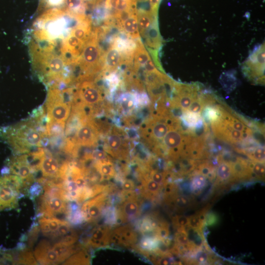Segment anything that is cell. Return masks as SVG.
<instances>
[{
  "instance_id": "2",
  "label": "cell",
  "mask_w": 265,
  "mask_h": 265,
  "mask_svg": "<svg viewBox=\"0 0 265 265\" xmlns=\"http://www.w3.org/2000/svg\"><path fill=\"white\" fill-rule=\"evenodd\" d=\"M46 136H49L46 126L31 118L0 128V139L16 155L29 153L34 149L42 147V139Z\"/></svg>"
},
{
  "instance_id": "4",
  "label": "cell",
  "mask_w": 265,
  "mask_h": 265,
  "mask_svg": "<svg viewBox=\"0 0 265 265\" xmlns=\"http://www.w3.org/2000/svg\"><path fill=\"white\" fill-rule=\"evenodd\" d=\"M48 88L45 105L47 122H65L70 114L71 100L62 90L56 87L51 86Z\"/></svg>"
},
{
  "instance_id": "46",
  "label": "cell",
  "mask_w": 265,
  "mask_h": 265,
  "mask_svg": "<svg viewBox=\"0 0 265 265\" xmlns=\"http://www.w3.org/2000/svg\"><path fill=\"white\" fill-rule=\"evenodd\" d=\"M141 1L145 2L148 4L150 9L158 11V8L161 0H140Z\"/></svg>"
},
{
  "instance_id": "22",
  "label": "cell",
  "mask_w": 265,
  "mask_h": 265,
  "mask_svg": "<svg viewBox=\"0 0 265 265\" xmlns=\"http://www.w3.org/2000/svg\"><path fill=\"white\" fill-rule=\"evenodd\" d=\"M151 58L148 52L145 49L140 39H136L132 63L134 70L136 71L140 67H143Z\"/></svg>"
},
{
  "instance_id": "5",
  "label": "cell",
  "mask_w": 265,
  "mask_h": 265,
  "mask_svg": "<svg viewBox=\"0 0 265 265\" xmlns=\"http://www.w3.org/2000/svg\"><path fill=\"white\" fill-rule=\"evenodd\" d=\"M242 70L249 80L255 83L265 82V43L254 47L242 65Z\"/></svg>"
},
{
  "instance_id": "18",
  "label": "cell",
  "mask_w": 265,
  "mask_h": 265,
  "mask_svg": "<svg viewBox=\"0 0 265 265\" xmlns=\"http://www.w3.org/2000/svg\"><path fill=\"white\" fill-rule=\"evenodd\" d=\"M143 38L148 52H158L162 45V38L159 31L158 21L152 25Z\"/></svg>"
},
{
  "instance_id": "20",
  "label": "cell",
  "mask_w": 265,
  "mask_h": 265,
  "mask_svg": "<svg viewBox=\"0 0 265 265\" xmlns=\"http://www.w3.org/2000/svg\"><path fill=\"white\" fill-rule=\"evenodd\" d=\"M118 28L129 37L136 40L140 39V35L138 26L137 10L124 20Z\"/></svg>"
},
{
  "instance_id": "17",
  "label": "cell",
  "mask_w": 265,
  "mask_h": 265,
  "mask_svg": "<svg viewBox=\"0 0 265 265\" xmlns=\"http://www.w3.org/2000/svg\"><path fill=\"white\" fill-rule=\"evenodd\" d=\"M137 16L139 34L143 37L152 25L158 21V11L139 9L137 10Z\"/></svg>"
},
{
  "instance_id": "39",
  "label": "cell",
  "mask_w": 265,
  "mask_h": 265,
  "mask_svg": "<svg viewBox=\"0 0 265 265\" xmlns=\"http://www.w3.org/2000/svg\"><path fill=\"white\" fill-rule=\"evenodd\" d=\"M40 228L39 224L34 223L31 227L27 235V241L29 246L32 247L37 238Z\"/></svg>"
},
{
  "instance_id": "7",
  "label": "cell",
  "mask_w": 265,
  "mask_h": 265,
  "mask_svg": "<svg viewBox=\"0 0 265 265\" xmlns=\"http://www.w3.org/2000/svg\"><path fill=\"white\" fill-rule=\"evenodd\" d=\"M38 223L43 234L52 238H63L73 231L69 222L56 217H40Z\"/></svg>"
},
{
  "instance_id": "43",
  "label": "cell",
  "mask_w": 265,
  "mask_h": 265,
  "mask_svg": "<svg viewBox=\"0 0 265 265\" xmlns=\"http://www.w3.org/2000/svg\"><path fill=\"white\" fill-rule=\"evenodd\" d=\"M188 221L189 217L184 215L176 216L173 218V223L178 229L187 226Z\"/></svg>"
},
{
  "instance_id": "15",
  "label": "cell",
  "mask_w": 265,
  "mask_h": 265,
  "mask_svg": "<svg viewBox=\"0 0 265 265\" xmlns=\"http://www.w3.org/2000/svg\"><path fill=\"white\" fill-rule=\"evenodd\" d=\"M111 231L106 226L94 228L87 240V244L93 248L104 247L110 242Z\"/></svg>"
},
{
  "instance_id": "14",
  "label": "cell",
  "mask_w": 265,
  "mask_h": 265,
  "mask_svg": "<svg viewBox=\"0 0 265 265\" xmlns=\"http://www.w3.org/2000/svg\"><path fill=\"white\" fill-rule=\"evenodd\" d=\"M136 232L129 225H125L111 232L110 242L124 246H131L137 241Z\"/></svg>"
},
{
  "instance_id": "44",
  "label": "cell",
  "mask_w": 265,
  "mask_h": 265,
  "mask_svg": "<svg viewBox=\"0 0 265 265\" xmlns=\"http://www.w3.org/2000/svg\"><path fill=\"white\" fill-rule=\"evenodd\" d=\"M173 201L176 206L181 208H186L190 204L189 199L183 196L174 197Z\"/></svg>"
},
{
  "instance_id": "30",
  "label": "cell",
  "mask_w": 265,
  "mask_h": 265,
  "mask_svg": "<svg viewBox=\"0 0 265 265\" xmlns=\"http://www.w3.org/2000/svg\"><path fill=\"white\" fill-rule=\"evenodd\" d=\"M46 129L48 135L51 137L63 135L65 130V122L49 121L47 122Z\"/></svg>"
},
{
  "instance_id": "25",
  "label": "cell",
  "mask_w": 265,
  "mask_h": 265,
  "mask_svg": "<svg viewBox=\"0 0 265 265\" xmlns=\"http://www.w3.org/2000/svg\"><path fill=\"white\" fill-rule=\"evenodd\" d=\"M52 248L58 255L61 263L64 262L76 252L75 246L69 245L60 241L54 244Z\"/></svg>"
},
{
  "instance_id": "48",
  "label": "cell",
  "mask_w": 265,
  "mask_h": 265,
  "mask_svg": "<svg viewBox=\"0 0 265 265\" xmlns=\"http://www.w3.org/2000/svg\"><path fill=\"white\" fill-rule=\"evenodd\" d=\"M26 245L25 243H23L21 241V243L18 244V249L20 250H22L26 248Z\"/></svg>"
},
{
  "instance_id": "37",
  "label": "cell",
  "mask_w": 265,
  "mask_h": 265,
  "mask_svg": "<svg viewBox=\"0 0 265 265\" xmlns=\"http://www.w3.org/2000/svg\"><path fill=\"white\" fill-rule=\"evenodd\" d=\"M205 106V101L200 92L198 96L192 100L187 110L200 114Z\"/></svg>"
},
{
  "instance_id": "8",
  "label": "cell",
  "mask_w": 265,
  "mask_h": 265,
  "mask_svg": "<svg viewBox=\"0 0 265 265\" xmlns=\"http://www.w3.org/2000/svg\"><path fill=\"white\" fill-rule=\"evenodd\" d=\"M11 172L19 176L23 181V190L27 193L28 187L34 181V172L27 159V154L14 157L10 161Z\"/></svg>"
},
{
  "instance_id": "33",
  "label": "cell",
  "mask_w": 265,
  "mask_h": 265,
  "mask_svg": "<svg viewBox=\"0 0 265 265\" xmlns=\"http://www.w3.org/2000/svg\"><path fill=\"white\" fill-rule=\"evenodd\" d=\"M205 212L201 211L189 217L188 226L200 231L205 223Z\"/></svg>"
},
{
  "instance_id": "26",
  "label": "cell",
  "mask_w": 265,
  "mask_h": 265,
  "mask_svg": "<svg viewBox=\"0 0 265 265\" xmlns=\"http://www.w3.org/2000/svg\"><path fill=\"white\" fill-rule=\"evenodd\" d=\"M95 167L103 179H108L113 177L115 175L113 164L105 159L97 160L95 164Z\"/></svg>"
},
{
  "instance_id": "16",
  "label": "cell",
  "mask_w": 265,
  "mask_h": 265,
  "mask_svg": "<svg viewBox=\"0 0 265 265\" xmlns=\"http://www.w3.org/2000/svg\"><path fill=\"white\" fill-rule=\"evenodd\" d=\"M60 165L56 159L45 149V154L40 162L39 171H41L42 177L52 179L56 177L59 172Z\"/></svg>"
},
{
  "instance_id": "28",
  "label": "cell",
  "mask_w": 265,
  "mask_h": 265,
  "mask_svg": "<svg viewBox=\"0 0 265 265\" xmlns=\"http://www.w3.org/2000/svg\"><path fill=\"white\" fill-rule=\"evenodd\" d=\"M63 9L77 14H85L86 2L85 0H64Z\"/></svg>"
},
{
  "instance_id": "31",
  "label": "cell",
  "mask_w": 265,
  "mask_h": 265,
  "mask_svg": "<svg viewBox=\"0 0 265 265\" xmlns=\"http://www.w3.org/2000/svg\"><path fill=\"white\" fill-rule=\"evenodd\" d=\"M249 178L263 179L265 177L264 163L252 161L248 163Z\"/></svg>"
},
{
  "instance_id": "23",
  "label": "cell",
  "mask_w": 265,
  "mask_h": 265,
  "mask_svg": "<svg viewBox=\"0 0 265 265\" xmlns=\"http://www.w3.org/2000/svg\"><path fill=\"white\" fill-rule=\"evenodd\" d=\"M137 0H105V7L113 12L136 8Z\"/></svg>"
},
{
  "instance_id": "13",
  "label": "cell",
  "mask_w": 265,
  "mask_h": 265,
  "mask_svg": "<svg viewBox=\"0 0 265 265\" xmlns=\"http://www.w3.org/2000/svg\"><path fill=\"white\" fill-rule=\"evenodd\" d=\"M96 129L93 123L85 121L77 130L71 140L76 145L90 146L96 140Z\"/></svg>"
},
{
  "instance_id": "19",
  "label": "cell",
  "mask_w": 265,
  "mask_h": 265,
  "mask_svg": "<svg viewBox=\"0 0 265 265\" xmlns=\"http://www.w3.org/2000/svg\"><path fill=\"white\" fill-rule=\"evenodd\" d=\"M123 62L124 58L122 53L111 45L104 53L103 69L107 72H112Z\"/></svg>"
},
{
  "instance_id": "36",
  "label": "cell",
  "mask_w": 265,
  "mask_h": 265,
  "mask_svg": "<svg viewBox=\"0 0 265 265\" xmlns=\"http://www.w3.org/2000/svg\"><path fill=\"white\" fill-rule=\"evenodd\" d=\"M194 175L191 181V188L195 192H200L207 185L206 177L200 174Z\"/></svg>"
},
{
  "instance_id": "38",
  "label": "cell",
  "mask_w": 265,
  "mask_h": 265,
  "mask_svg": "<svg viewBox=\"0 0 265 265\" xmlns=\"http://www.w3.org/2000/svg\"><path fill=\"white\" fill-rule=\"evenodd\" d=\"M43 192V187L41 184L36 182L33 184L28 188L27 193L31 200H35V198L40 196Z\"/></svg>"
},
{
  "instance_id": "12",
  "label": "cell",
  "mask_w": 265,
  "mask_h": 265,
  "mask_svg": "<svg viewBox=\"0 0 265 265\" xmlns=\"http://www.w3.org/2000/svg\"><path fill=\"white\" fill-rule=\"evenodd\" d=\"M34 255L37 263L41 265H56L61 263L51 243L46 239L39 242L34 250Z\"/></svg>"
},
{
  "instance_id": "9",
  "label": "cell",
  "mask_w": 265,
  "mask_h": 265,
  "mask_svg": "<svg viewBox=\"0 0 265 265\" xmlns=\"http://www.w3.org/2000/svg\"><path fill=\"white\" fill-rule=\"evenodd\" d=\"M126 192L116 211L117 219L121 223L135 218L140 213V201L136 194L132 191Z\"/></svg>"
},
{
  "instance_id": "45",
  "label": "cell",
  "mask_w": 265,
  "mask_h": 265,
  "mask_svg": "<svg viewBox=\"0 0 265 265\" xmlns=\"http://www.w3.org/2000/svg\"><path fill=\"white\" fill-rule=\"evenodd\" d=\"M195 259L197 263H206L209 259L208 254L205 251H199L196 253Z\"/></svg>"
},
{
  "instance_id": "34",
  "label": "cell",
  "mask_w": 265,
  "mask_h": 265,
  "mask_svg": "<svg viewBox=\"0 0 265 265\" xmlns=\"http://www.w3.org/2000/svg\"><path fill=\"white\" fill-rule=\"evenodd\" d=\"M19 264L21 265H37L38 263L34 257L32 252L28 248H25L21 250L18 256Z\"/></svg>"
},
{
  "instance_id": "29",
  "label": "cell",
  "mask_w": 265,
  "mask_h": 265,
  "mask_svg": "<svg viewBox=\"0 0 265 265\" xmlns=\"http://www.w3.org/2000/svg\"><path fill=\"white\" fill-rule=\"evenodd\" d=\"M172 128V126H170L168 123L156 121L151 129V135L156 140L162 139Z\"/></svg>"
},
{
  "instance_id": "41",
  "label": "cell",
  "mask_w": 265,
  "mask_h": 265,
  "mask_svg": "<svg viewBox=\"0 0 265 265\" xmlns=\"http://www.w3.org/2000/svg\"><path fill=\"white\" fill-rule=\"evenodd\" d=\"M148 177L162 186H165L166 185L165 174L164 173L153 170L149 173Z\"/></svg>"
},
{
  "instance_id": "35",
  "label": "cell",
  "mask_w": 265,
  "mask_h": 265,
  "mask_svg": "<svg viewBox=\"0 0 265 265\" xmlns=\"http://www.w3.org/2000/svg\"><path fill=\"white\" fill-rule=\"evenodd\" d=\"M244 153L253 161L265 162V149L263 147H257Z\"/></svg>"
},
{
  "instance_id": "42",
  "label": "cell",
  "mask_w": 265,
  "mask_h": 265,
  "mask_svg": "<svg viewBox=\"0 0 265 265\" xmlns=\"http://www.w3.org/2000/svg\"><path fill=\"white\" fill-rule=\"evenodd\" d=\"M121 105L125 111L132 110L135 106L134 99L130 95H125L121 100Z\"/></svg>"
},
{
  "instance_id": "32",
  "label": "cell",
  "mask_w": 265,
  "mask_h": 265,
  "mask_svg": "<svg viewBox=\"0 0 265 265\" xmlns=\"http://www.w3.org/2000/svg\"><path fill=\"white\" fill-rule=\"evenodd\" d=\"M200 174L205 177L212 180L215 176L214 167L208 162H204L200 164L196 168L194 174Z\"/></svg>"
},
{
  "instance_id": "21",
  "label": "cell",
  "mask_w": 265,
  "mask_h": 265,
  "mask_svg": "<svg viewBox=\"0 0 265 265\" xmlns=\"http://www.w3.org/2000/svg\"><path fill=\"white\" fill-rule=\"evenodd\" d=\"M140 191L146 199L153 200L155 198L161 191V186L159 184L151 179L148 175L141 179Z\"/></svg>"
},
{
  "instance_id": "3",
  "label": "cell",
  "mask_w": 265,
  "mask_h": 265,
  "mask_svg": "<svg viewBox=\"0 0 265 265\" xmlns=\"http://www.w3.org/2000/svg\"><path fill=\"white\" fill-rule=\"evenodd\" d=\"M44 193L38 202L36 216L55 217L64 214L66 217L70 210L64 190L55 186L45 183L42 185Z\"/></svg>"
},
{
  "instance_id": "27",
  "label": "cell",
  "mask_w": 265,
  "mask_h": 265,
  "mask_svg": "<svg viewBox=\"0 0 265 265\" xmlns=\"http://www.w3.org/2000/svg\"><path fill=\"white\" fill-rule=\"evenodd\" d=\"M90 257L87 251L82 249L71 256L64 263V265H89Z\"/></svg>"
},
{
  "instance_id": "47",
  "label": "cell",
  "mask_w": 265,
  "mask_h": 265,
  "mask_svg": "<svg viewBox=\"0 0 265 265\" xmlns=\"http://www.w3.org/2000/svg\"><path fill=\"white\" fill-rule=\"evenodd\" d=\"M64 0H47L46 2L49 6L59 5L63 4Z\"/></svg>"
},
{
  "instance_id": "6",
  "label": "cell",
  "mask_w": 265,
  "mask_h": 265,
  "mask_svg": "<svg viewBox=\"0 0 265 265\" xmlns=\"http://www.w3.org/2000/svg\"><path fill=\"white\" fill-rule=\"evenodd\" d=\"M102 93L100 88L91 80H84L77 83V87L73 92V102L85 106H92L101 101Z\"/></svg>"
},
{
  "instance_id": "1",
  "label": "cell",
  "mask_w": 265,
  "mask_h": 265,
  "mask_svg": "<svg viewBox=\"0 0 265 265\" xmlns=\"http://www.w3.org/2000/svg\"><path fill=\"white\" fill-rule=\"evenodd\" d=\"M85 16L62 8H51L39 15L28 30L32 68L47 87L72 82L79 60L70 50L69 39L73 27Z\"/></svg>"
},
{
  "instance_id": "11",
  "label": "cell",
  "mask_w": 265,
  "mask_h": 265,
  "mask_svg": "<svg viewBox=\"0 0 265 265\" xmlns=\"http://www.w3.org/2000/svg\"><path fill=\"white\" fill-rule=\"evenodd\" d=\"M177 130L170 129L163 139L165 146L169 149L170 156L174 159L182 155L187 137L184 136L182 132Z\"/></svg>"
},
{
  "instance_id": "10",
  "label": "cell",
  "mask_w": 265,
  "mask_h": 265,
  "mask_svg": "<svg viewBox=\"0 0 265 265\" xmlns=\"http://www.w3.org/2000/svg\"><path fill=\"white\" fill-rule=\"evenodd\" d=\"M107 195L102 193L84 202L80 209L84 220L92 222L100 218L107 204Z\"/></svg>"
},
{
  "instance_id": "24",
  "label": "cell",
  "mask_w": 265,
  "mask_h": 265,
  "mask_svg": "<svg viewBox=\"0 0 265 265\" xmlns=\"http://www.w3.org/2000/svg\"><path fill=\"white\" fill-rule=\"evenodd\" d=\"M216 180L218 183L235 180L230 161H221L216 169Z\"/></svg>"
},
{
  "instance_id": "40",
  "label": "cell",
  "mask_w": 265,
  "mask_h": 265,
  "mask_svg": "<svg viewBox=\"0 0 265 265\" xmlns=\"http://www.w3.org/2000/svg\"><path fill=\"white\" fill-rule=\"evenodd\" d=\"M122 144V139L119 135L113 133L109 135L108 138L109 147L114 151L119 149Z\"/></svg>"
}]
</instances>
